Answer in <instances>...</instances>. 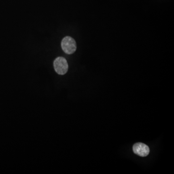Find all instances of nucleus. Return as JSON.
Instances as JSON below:
<instances>
[{"instance_id": "nucleus-1", "label": "nucleus", "mask_w": 174, "mask_h": 174, "mask_svg": "<svg viewBox=\"0 0 174 174\" xmlns=\"http://www.w3.org/2000/svg\"><path fill=\"white\" fill-rule=\"evenodd\" d=\"M61 48L67 54H72L76 51L77 44L76 41L70 36H66L61 41Z\"/></svg>"}, {"instance_id": "nucleus-2", "label": "nucleus", "mask_w": 174, "mask_h": 174, "mask_svg": "<svg viewBox=\"0 0 174 174\" xmlns=\"http://www.w3.org/2000/svg\"><path fill=\"white\" fill-rule=\"evenodd\" d=\"M54 67L55 71L58 74L60 75L65 74L68 69L67 60L63 57H58L54 61Z\"/></svg>"}, {"instance_id": "nucleus-3", "label": "nucleus", "mask_w": 174, "mask_h": 174, "mask_svg": "<svg viewBox=\"0 0 174 174\" xmlns=\"http://www.w3.org/2000/svg\"><path fill=\"white\" fill-rule=\"evenodd\" d=\"M132 150L136 154L140 157L147 156L149 153V147L142 143L135 144L132 147Z\"/></svg>"}]
</instances>
